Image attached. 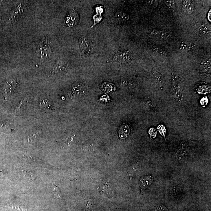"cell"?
<instances>
[{"instance_id":"5","label":"cell","mask_w":211,"mask_h":211,"mask_svg":"<svg viewBox=\"0 0 211 211\" xmlns=\"http://www.w3.org/2000/svg\"><path fill=\"white\" fill-rule=\"evenodd\" d=\"M66 64L64 61L59 60L57 61L54 66L52 72L54 73H57L64 71L66 68Z\"/></svg>"},{"instance_id":"7","label":"cell","mask_w":211,"mask_h":211,"mask_svg":"<svg viewBox=\"0 0 211 211\" xmlns=\"http://www.w3.org/2000/svg\"><path fill=\"white\" fill-rule=\"evenodd\" d=\"M114 19L115 22H125L129 19V15L124 12H118L115 14Z\"/></svg>"},{"instance_id":"24","label":"cell","mask_w":211,"mask_h":211,"mask_svg":"<svg viewBox=\"0 0 211 211\" xmlns=\"http://www.w3.org/2000/svg\"><path fill=\"white\" fill-rule=\"evenodd\" d=\"M36 136L35 135H33L32 136H31V137H30V138H28V140H30V142L31 141H33V140H34L36 139Z\"/></svg>"},{"instance_id":"23","label":"cell","mask_w":211,"mask_h":211,"mask_svg":"<svg viewBox=\"0 0 211 211\" xmlns=\"http://www.w3.org/2000/svg\"><path fill=\"white\" fill-rule=\"evenodd\" d=\"M159 31H156V30H153L151 32V34L153 36H156L159 34Z\"/></svg>"},{"instance_id":"22","label":"cell","mask_w":211,"mask_h":211,"mask_svg":"<svg viewBox=\"0 0 211 211\" xmlns=\"http://www.w3.org/2000/svg\"><path fill=\"white\" fill-rule=\"evenodd\" d=\"M208 102V99L206 97L203 98L201 100V104L202 105H206Z\"/></svg>"},{"instance_id":"6","label":"cell","mask_w":211,"mask_h":211,"mask_svg":"<svg viewBox=\"0 0 211 211\" xmlns=\"http://www.w3.org/2000/svg\"><path fill=\"white\" fill-rule=\"evenodd\" d=\"M153 177L151 175H148L143 177L140 181V186L142 188H147L152 183Z\"/></svg>"},{"instance_id":"12","label":"cell","mask_w":211,"mask_h":211,"mask_svg":"<svg viewBox=\"0 0 211 211\" xmlns=\"http://www.w3.org/2000/svg\"><path fill=\"white\" fill-rule=\"evenodd\" d=\"M159 35L162 38L167 39L171 36L172 34L169 31H159Z\"/></svg>"},{"instance_id":"2","label":"cell","mask_w":211,"mask_h":211,"mask_svg":"<svg viewBox=\"0 0 211 211\" xmlns=\"http://www.w3.org/2000/svg\"><path fill=\"white\" fill-rule=\"evenodd\" d=\"M86 88L81 83L74 84L70 89V95L73 98H79L85 93Z\"/></svg>"},{"instance_id":"10","label":"cell","mask_w":211,"mask_h":211,"mask_svg":"<svg viewBox=\"0 0 211 211\" xmlns=\"http://www.w3.org/2000/svg\"><path fill=\"white\" fill-rule=\"evenodd\" d=\"M183 7L184 10L188 14H191L194 10V6L191 1H185L183 3Z\"/></svg>"},{"instance_id":"4","label":"cell","mask_w":211,"mask_h":211,"mask_svg":"<svg viewBox=\"0 0 211 211\" xmlns=\"http://www.w3.org/2000/svg\"><path fill=\"white\" fill-rule=\"evenodd\" d=\"M79 44L81 51L85 55L88 56L90 53V45L89 41L85 37H82L79 40Z\"/></svg>"},{"instance_id":"25","label":"cell","mask_w":211,"mask_h":211,"mask_svg":"<svg viewBox=\"0 0 211 211\" xmlns=\"http://www.w3.org/2000/svg\"><path fill=\"white\" fill-rule=\"evenodd\" d=\"M3 175V172L1 170H0V176H1Z\"/></svg>"},{"instance_id":"3","label":"cell","mask_w":211,"mask_h":211,"mask_svg":"<svg viewBox=\"0 0 211 211\" xmlns=\"http://www.w3.org/2000/svg\"><path fill=\"white\" fill-rule=\"evenodd\" d=\"M130 60V54L129 51H125L118 52L114 56L113 61L124 63L128 62Z\"/></svg>"},{"instance_id":"13","label":"cell","mask_w":211,"mask_h":211,"mask_svg":"<svg viewBox=\"0 0 211 211\" xmlns=\"http://www.w3.org/2000/svg\"><path fill=\"white\" fill-rule=\"evenodd\" d=\"M201 65L204 68L205 70H210L211 64L210 61L209 60H205L202 61L201 63Z\"/></svg>"},{"instance_id":"9","label":"cell","mask_w":211,"mask_h":211,"mask_svg":"<svg viewBox=\"0 0 211 211\" xmlns=\"http://www.w3.org/2000/svg\"><path fill=\"white\" fill-rule=\"evenodd\" d=\"M130 132L129 127L126 125H123L120 128L119 131V136L122 139H125L129 135Z\"/></svg>"},{"instance_id":"16","label":"cell","mask_w":211,"mask_h":211,"mask_svg":"<svg viewBox=\"0 0 211 211\" xmlns=\"http://www.w3.org/2000/svg\"><path fill=\"white\" fill-rule=\"evenodd\" d=\"M53 192L56 197H57V198H60V197H61V195H60L61 193H60L59 188L57 186H54Z\"/></svg>"},{"instance_id":"11","label":"cell","mask_w":211,"mask_h":211,"mask_svg":"<svg viewBox=\"0 0 211 211\" xmlns=\"http://www.w3.org/2000/svg\"><path fill=\"white\" fill-rule=\"evenodd\" d=\"M194 47V44L192 43L183 42H181L179 46V48L181 51H187L190 49Z\"/></svg>"},{"instance_id":"8","label":"cell","mask_w":211,"mask_h":211,"mask_svg":"<svg viewBox=\"0 0 211 211\" xmlns=\"http://www.w3.org/2000/svg\"><path fill=\"white\" fill-rule=\"evenodd\" d=\"M78 14L75 12L72 13L67 18L66 23L69 26H74L78 22Z\"/></svg>"},{"instance_id":"19","label":"cell","mask_w":211,"mask_h":211,"mask_svg":"<svg viewBox=\"0 0 211 211\" xmlns=\"http://www.w3.org/2000/svg\"><path fill=\"white\" fill-rule=\"evenodd\" d=\"M165 3L170 8L175 7V2L173 1H165Z\"/></svg>"},{"instance_id":"1","label":"cell","mask_w":211,"mask_h":211,"mask_svg":"<svg viewBox=\"0 0 211 211\" xmlns=\"http://www.w3.org/2000/svg\"><path fill=\"white\" fill-rule=\"evenodd\" d=\"M36 53L38 56L42 60H45L50 56L52 54V49L48 36H45L42 38L39 44Z\"/></svg>"},{"instance_id":"21","label":"cell","mask_w":211,"mask_h":211,"mask_svg":"<svg viewBox=\"0 0 211 211\" xmlns=\"http://www.w3.org/2000/svg\"><path fill=\"white\" fill-rule=\"evenodd\" d=\"M149 134L151 136H153L154 137H155L156 136V133H157V131H156V129L154 128H151L148 131Z\"/></svg>"},{"instance_id":"15","label":"cell","mask_w":211,"mask_h":211,"mask_svg":"<svg viewBox=\"0 0 211 211\" xmlns=\"http://www.w3.org/2000/svg\"><path fill=\"white\" fill-rule=\"evenodd\" d=\"M199 31L203 35H207L209 34L210 31L206 25H203L199 28Z\"/></svg>"},{"instance_id":"14","label":"cell","mask_w":211,"mask_h":211,"mask_svg":"<svg viewBox=\"0 0 211 211\" xmlns=\"http://www.w3.org/2000/svg\"><path fill=\"white\" fill-rule=\"evenodd\" d=\"M40 106L41 108L49 109L50 107H51V104H50L49 101L48 99H46L41 102L40 104Z\"/></svg>"},{"instance_id":"17","label":"cell","mask_w":211,"mask_h":211,"mask_svg":"<svg viewBox=\"0 0 211 211\" xmlns=\"http://www.w3.org/2000/svg\"><path fill=\"white\" fill-rule=\"evenodd\" d=\"M1 128H3V129H10V124L8 121H4L1 122Z\"/></svg>"},{"instance_id":"20","label":"cell","mask_w":211,"mask_h":211,"mask_svg":"<svg viewBox=\"0 0 211 211\" xmlns=\"http://www.w3.org/2000/svg\"><path fill=\"white\" fill-rule=\"evenodd\" d=\"M155 210L156 211H169L166 207L162 205H159V206H157Z\"/></svg>"},{"instance_id":"18","label":"cell","mask_w":211,"mask_h":211,"mask_svg":"<svg viewBox=\"0 0 211 211\" xmlns=\"http://www.w3.org/2000/svg\"><path fill=\"white\" fill-rule=\"evenodd\" d=\"M158 131L161 134L165 136V134L166 133V129L165 127L162 125H159L157 128Z\"/></svg>"}]
</instances>
